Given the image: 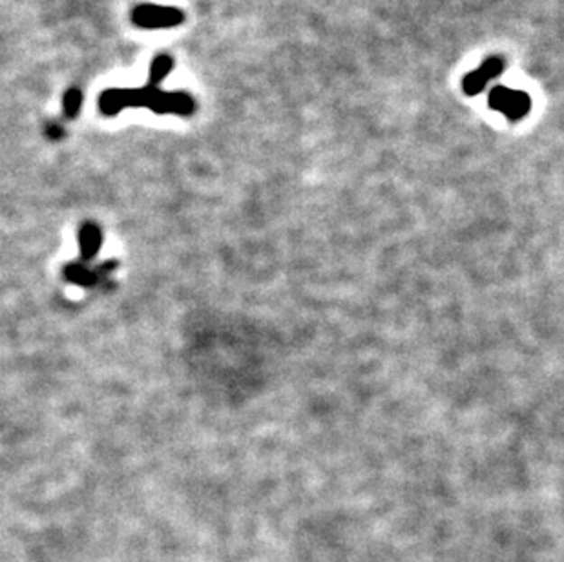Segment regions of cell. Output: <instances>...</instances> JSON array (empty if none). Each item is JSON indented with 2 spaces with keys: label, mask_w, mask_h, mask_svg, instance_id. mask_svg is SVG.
<instances>
[{
  "label": "cell",
  "mask_w": 564,
  "mask_h": 562,
  "mask_svg": "<svg viewBox=\"0 0 564 562\" xmlns=\"http://www.w3.org/2000/svg\"><path fill=\"white\" fill-rule=\"evenodd\" d=\"M185 15L178 8L171 6H155V5H141L134 10L132 21L139 28L146 30H161V28H174L183 23Z\"/></svg>",
  "instance_id": "obj_1"
},
{
  "label": "cell",
  "mask_w": 564,
  "mask_h": 562,
  "mask_svg": "<svg viewBox=\"0 0 564 562\" xmlns=\"http://www.w3.org/2000/svg\"><path fill=\"white\" fill-rule=\"evenodd\" d=\"M490 106L497 112H503L510 121H519L530 112L532 101L524 92L497 87L490 92Z\"/></svg>",
  "instance_id": "obj_2"
},
{
  "label": "cell",
  "mask_w": 564,
  "mask_h": 562,
  "mask_svg": "<svg viewBox=\"0 0 564 562\" xmlns=\"http://www.w3.org/2000/svg\"><path fill=\"white\" fill-rule=\"evenodd\" d=\"M196 103L192 96L187 92H163L159 90L150 105L152 112L157 114H178V115H190L194 114Z\"/></svg>",
  "instance_id": "obj_3"
},
{
  "label": "cell",
  "mask_w": 564,
  "mask_h": 562,
  "mask_svg": "<svg viewBox=\"0 0 564 562\" xmlns=\"http://www.w3.org/2000/svg\"><path fill=\"white\" fill-rule=\"evenodd\" d=\"M503 69H504L503 59H499V57L488 59L478 69H475V71H471V73H467V75L464 77L462 87H464L466 94H467V96H476V94H480L482 90L486 88L488 80H490V78H495Z\"/></svg>",
  "instance_id": "obj_4"
},
{
  "label": "cell",
  "mask_w": 564,
  "mask_h": 562,
  "mask_svg": "<svg viewBox=\"0 0 564 562\" xmlns=\"http://www.w3.org/2000/svg\"><path fill=\"white\" fill-rule=\"evenodd\" d=\"M174 68V60L169 55H159L153 59L150 66V85L159 87L161 80H163Z\"/></svg>",
  "instance_id": "obj_5"
},
{
  "label": "cell",
  "mask_w": 564,
  "mask_h": 562,
  "mask_svg": "<svg viewBox=\"0 0 564 562\" xmlns=\"http://www.w3.org/2000/svg\"><path fill=\"white\" fill-rule=\"evenodd\" d=\"M80 106H83V92H80L79 88H69L66 94H64V101H62V108H64V115L66 117H75L80 110Z\"/></svg>",
  "instance_id": "obj_6"
},
{
  "label": "cell",
  "mask_w": 564,
  "mask_h": 562,
  "mask_svg": "<svg viewBox=\"0 0 564 562\" xmlns=\"http://www.w3.org/2000/svg\"><path fill=\"white\" fill-rule=\"evenodd\" d=\"M46 134H48L50 139H60L62 137V128H60V124L50 123L48 128H46Z\"/></svg>",
  "instance_id": "obj_7"
}]
</instances>
